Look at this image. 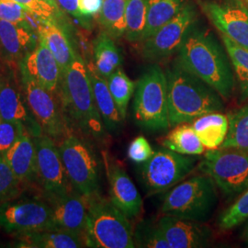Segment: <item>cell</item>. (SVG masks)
<instances>
[{
    "mask_svg": "<svg viewBox=\"0 0 248 248\" xmlns=\"http://www.w3.org/2000/svg\"><path fill=\"white\" fill-rule=\"evenodd\" d=\"M202 9L222 35L248 50V9L240 0L232 4L207 1Z\"/></svg>",
    "mask_w": 248,
    "mask_h": 248,
    "instance_id": "15",
    "label": "cell"
},
{
    "mask_svg": "<svg viewBox=\"0 0 248 248\" xmlns=\"http://www.w3.org/2000/svg\"><path fill=\"white\" fill-rule=\"evenodd\" d=\"M93 65L98 74L108 78L116 69H118L123 57L113 39L102 31L94 40L92 45Z\"/></svg>",
    "mask_w": 248,
    "mask_h": 248,
    "instance_id": "26",
    "label": "cell"
},
{
    "mask_svg": "<svg viewBox=\"0 0 248 248\" xmlns=\"http://www.w3.org/2000/svg\"><path fill=\"white\" fill-rule=\"evenodd\" d=\"M197 158L160 148L150 159L142 163L141 175L147 193L157 194L169 190L182 181L195 169Z\"/></svg>",
    "mask_w": 248,
    "mask_h": 248,
    "instance_id": "9",
    "label": "cell"
},
{
    "mask_svg": "<svg viewBox=\"0 0 248 248\" xmlns=\"http://www.w3.org/2000/svg\"><path fill=\"white\" fill-rule=\"evenodd\" d=\"M18 248H78L86 247L84 235L59 228L28 232L16 236Z\"/></svg>",
    "mask_w": 248,
    "mask_h": 248,
    "instance_id": "24",
    "label": "cell"
},
{
    "mask_svg": "<svg viewBox=\"0 0 248 248\" xmlns=\"http://www.w3.org/2000/svg\"><path fill=\"white\" fill-rule=\"evenodd\" d=\"M216 187L213 179L202 173L189 177L165 195L161 212L165 215L205 222L217 203Z\"/></svg>",
    "mask_w": 248,
    "mask_h": 248,
    "instance_id": "6",
    "label": "cell"
},
{
    "mask_svg": "<svg viewBox=\"0 0 248 248\" xmlns=\"http://www.w3.org/2000/svg\"><path fill=\"white\" fill-rule=\"evenodd\" d=\"M38 43L39 35L31 24L0 20V60L10 69L18 66Z\"/></svg>",
    "mask_w": 248,
    "mask_h": 248,
    "instance_id": "16",
    "label": "cell"
},
{
    "mask_svg": "<svg viewBox=\"0 0 248 248\" xmlns=\"http://www.w3.org/2000/svg\"><path fill=\"white\" fill-rule=\"evenodd\" d=\"M161 143L163 147L185 155H200L205 151V146L189 123L176 125Z\"/></svg>",
    "mask_w": 248,
    "mask_h": 248,
    "instance_id": "28",
    "label": "cell"
},
{
    "mask_svg": "<svg viewBox=\"0 0 248 248\" xmlns=\"http://www.w3.org/2000/svg\"><path fill=\"white\" fill-rule=\"evenodd\" d=\"M48 200L57 228L84 233L88 218L86 197L74 189L61 195L49 196Z\"/></svg>",
    "mask_w": 248,
    "mask_h": 248,
    "instance_id": "20",
    "label": "cell"
},
{
    "mask_svg": "<svg viewBox=\"0 0 248 248\" xmlns=\"http://www.w3.org/2000/svg\"><path fill=\"white\" fill-rule=\"evenodd\" d=\"M46 2H48V3H50L51 5H53L54 7H58V5H57V3H56V1L55 0H45Z\"/></svg>",
    "mask_w": 248,
    "mask_h": 248,
    "instance_id": "44",
    "label": "cell"
},
{
    "mask_svg": "<svg viewBox=\"0 0 248 248\" xmlns=\"http://www.w3.org/2000/svg\"><path fill=\"white\" fill-rule=\"evenodd\" d=\"M228 120V133L219 148L248 152V104L231 112Z\"/></svg>",
    "mask_w": 248,
    "mask_h": 248,
    "instance_id": "30",
    "label": "cell"
},
{
    "mask_svg": "<svg viewBox=\"0 0 248 248\" xmlns=\"http://www.w3.org/2000/svg\"><path fill=\"white\" fill-rule=\"evenodd\" d=\"M34 17L29 10L14 0H0V20L15 23L29 22V18Z\"/></svg>",
    "mask_w": 248,
    "mask_h": 248,
    "instance_id": "38",
    "label": "cell"
},
{
    "mask_svg": "<svg viewBox=\"0 0 248 248\" xmlns=\"http://www.w3.org/2000/svg\"><path fill=\"white\" fill-rule=\"evenodd\" d=\"M23 133L26 132L22 127L0 118V154L3 155L9 150Z\"/></svg>",
    "mask_w": 248,
    "mask_h": 248,
    "instance_id": "40",
    "label": "cell"
},
{
    "mask_svg": "<svg viewBox=\"0 0 248 248\" xmlns=\"http://www.w3.org/2000/svg\"><path fill=\"white\" fill-rule=\"evenodd\" d=\"M192 127L205 148L216 149L221 146L228 133V116L220 112L207 113L195 119Z\"/></svg>",
    "mask_w": 248,
    "mask_h": 248,
    "instance_id": "25",
    "label": "cell"
},
{
    "mask_svg": "<svg viewBox=\"0 0 248 248\" xmlns=\"http://www.w3.org/2000/svg\"><path fill=\"white\" fill-rule=\"evenodd\" d=\"M2 155L20 183L31 181L36 177L35 144L30 134L21 133Z\"/></svg>",
    "mask_w": 248,
    "mask_h": 248,
    "instance_id": "23",
    "label": "cell"
},
{
    "mask_svg": "<svg viewBox=\"0 0 248 248\" xmlns=\"http://www.w3.org/2000/svg\"><path fill=\"white\" fill-rule=\"evenodd\" d=\"M134 119L143 130L162 132L170 127L167 75L152 64L138 80L133 102Z\"/></svg>",
    "mask_w": 248,
    "mask_h": 248,
    "instance_id": "5",
    "label": "cell"
},
{
    "mask_svg": "<svg viewBox=\"0 0 248 248\" xmlns=\"http://www.w3.org/2000/svg\"><path fill=\"white\" fill-rule=\"evenodd\" d=\"M106 79L108 88L115 101L116 106L123 119L125 120L130 100L135 91V83L121 67L116 69Z\"/></svg>",
    "mask_w": 248,
    "mask_h": 248,
    "instance_id": "31",
    "label": "cell"
},
{
    "mask_svg": "<svg viewBox=\"0 0 248 248\" xmlns=\"http://www.w3.org/2000/svg\"><path fill=\"white\" fill-rule=\"evenodd\" d=\"M154 152L147 139L143 136H138L130 143L127 155L132 162L140 165L150 159Z\"/></svg>",
    "mask_w": 248,
    "mask_h": 248,
    "instance_id": "39",
    "label": "cell"
},
{
    "mask_svg": "<svg viewBox=\"0 0 248 248\" xmlns=\"http://www.w3.org/2000/svg\"><path fill=\"white\" fill-rule=\"evenodd\" d=\"M18 67L22 78L34 81L52 93L58 92L62 72L53 53L43 42L39 41L35 48L27 53Z\"/></svg>",
    "mask_w": 248,
    "mask_h": 248,
    "instance_id": "18",
    "label": "cell"
},
{
    "mask_svg": "<svg viewBox=\"0 0 248 248\" xmlns=\"http://www.w3.org/2000/svg\"><path fill=\"white\" fill-rule=\"evenodd\" d=\"M58 148L74 189L86 198L98 194L100 162L90 143L74 133H67Z\"/></svg>",
    "mask_w": 248,
    "mask_h": 248,
    "instance_id": "7",
    "label": "cell"
},
{
    "mask_svg": "<svg viewBox=\"0 0 248 248\" xmlns=\"http://www.w3.org/2000/svg\"><path fill=\"white\" fill-rule=\"evenodd\" d=\"M241 1V3L248 9V0H240Z\"/></svg>",
    "mask_w": 248,
    "mask_h": 248,
    "instance_id": "45",
    "label": "cell"
},
{
    "mask_svg": "<svg viewBox=\"0 0 248 248\" xmlns=\"http://www.w3.org/2000/svg\"><path fill=\"white\" fill-rule=\"evenodd\" d=\"M186 3V0H147L146 21L142 42L175 18Z\"/></svg>",
    "mask_w": 248,
    "mask_h": 248,
    "instance_id": "27",
    "label": "cell"
},
{
    "mask_svg": "<svg viewBox=\"0 0 248 248\" xmlns=\"http://www.w3.org/2000/svg\"><path fill=\"white\" fill-rule=\"evenodd\" d=\"M87 65L89 68L94 99L107 131L108 133L118 134L123 128L124 120L120 114L115 101L108 88L107 79L96 71L92 62L87 63Z\"/></svg>",
    "mask_w": 248,
    "mask_h": 248,
    "instance_id": "22",
    "label": "cell"
},
{
    "mask_svg": "<svg viewBox=\"0 0 248 248\" xmlns=\"http://www.w3.org/2000/svg\"><path fill=\"white\" fill-rule=\"evenodd\" d=\"M247 220H248V187L220 215L218 226L221 231L232 230Z\"/></svg>",
    "mask_w": 248,
    "mask_h": 248,
    "instance_id": "35",
    "label": "cell"
},
{
    "mask_svg": "<svg viewBox=\"0 0 248 248\" xmlns=\"http://www.w3.org/2000/svg\"><path fill=\"white\" fill-rule=\"evenodd\" d=\"M224 49L213 33L192 31L191 28L177 52V62L222 98L229 99L234 89V78L230 58Z\"/></svg>",
    "mask_w": 248,
    "mask_h": 248,
    "instance_id": "1",
    "label": "cell"
},
{
    "mask_svg": "<svg viewBox=\"0 0 248 248\" xmlns=\"http://www.w3.org/2000/svg\"><path fill=\"white\" fill-rule=\"evenodd\" d=\"M36 149V177L47 197L74 190L62 164L60 151L52 137L43 133L33 138Z\"/></svg>",
    "mask_w": 248,
    "mask_h": 248,
    "instance_id": "12",
    "label": "cell"
},
{
    "mask_svg": "<svg viewBox=\"0 0 248 248\" xmlns=\"http://www.w3.org/2000/svg\"><path fill=\"white\" fill-rule=\"evenodd\" d=\"M0 227L15 236L57 228L50 205L36 199L1 202Z\"/></svg>",
    "mask_w": 248,
    "mask_h": 248,
    "instance_id": "10",
    "label": "cell"
},
{
    "mask_svg": "<svg viewBox=\"0 0 248 248\" xmlns=\"http://www.w3.org/2000/svg\"><path fill=\"white\" fill-rule=\"evenodd\" d=\"M88 218L84 231L86 247L133 248V230L130 219L110 200L100 194L87 198Z\"/></svg>",
    "mask_w": 248,
    "mask_h": 248,
    "instance_id": "4",
    "label": "cell"
},
{
    "mask_svg": "<svg viewBox=\"0 0 248 248\" xmlns=\"http://www.w3.org/2000/svg\"><path fill=\"white\" fill-rule=\"evenodd\" d=\"M147 0H127L125 38L131 43L142 42L146 21Z\"/></svg>",
    "mask_w": 248,
    "mask_h": 248,
    "instance_id": "32",
    "label": "cell"
},
{
    "mask_svg": "<svg viewBox=\"0 0 248 248\" xmlns=\"http://www.w3.org/2000/svg\"><path fill=\"white\" fill-rule=\"evenodd\" d=\"M166 75L170 127L191 123L200 116L224 109L222 97L178 62L168 68Z\"/></svg>",
    "mask_w": 248,
    "mask_h": 248,
    "instance_id": "3",
    "label": "cell"
},
{
    "mask_svg": "<svg viewBox=\"0 0 248 248\" xmlns=\"http://www.w3.org/2000/svg\"><path fill=\"white\" fill-rule=\"evenodd\" d=\"M135 248H170L169 242L160 231L157 223L142 221L133 230Z\"/></svg>",
    "mask_w": 248,
    "mask_h": 248,
    "instance_id": "34",
    "label": "cell"
},
{
    "mask_svg": "<svg viewBox=\"0 0 248 248\" xmlns=\"http://www.w3.org/2000/svg\"><path fill=\"white\" fill-rule=\"evenodd\" d=\"M20 182L0 154V203L18 195Z\"/></svg>",
    "mask_w": 248,
    "mask_h": 248,
    "instance_id": "37",
    "label": "cell"
},
{
    "mask_svg": "<svg viewBox=\"0 0 248 248\" xmlns=\"http://www.w3.org/2000/svg\"><path fill=\"white\" fill-rule=\"evenodd\" d=\"M4 76H5V75H3V74L1 73V70H0V85H1V83H2V80L4 78Z\"/></svg>",
    "mask_w": 248,
    "mask_h": 248,
    "instance_id": "46",
    "label": "cell"
},
{
    "mask_svg": "<svg viewBox=\"0 0 248 248\" xmlns=\"http://www.w3.org/2000/svg\"><path fill=\"white\" fill-rule=\"evenodd\" d=\"M126 5L127 0H103L98 14V23L112 39L125 35Z\"/></svg>",
    "mask_w": 248,
    "mask_h": 248,
    "instance_id": "29",
    "label": "cell"
},
{
    "mask_svg": "<svg viewBox=\"0 0 248 248\" xmlns=\"http://www.w3.org/2000/svg\"><path fill=\"white\" fill-rule=\"evenodd\" d=\"M103 4V0H78V8L83 16L91 18L98 14Z\"/></svg>",
    "mask_w": 248,
    "mask_h": 248,
    "instance_id": "42",
    "label": "cell"
},
{
    "mask_svg": "<svg viewBox=\"0 0 248 248\" xmlns=\"http://www.w3.org/2000/svg\"><path fill=\"white\" fill-rule=\"evenodd\" d=\"M196 18L197 11L194 5L186 3L175 18L143 41L142 56L149 61H158L177 53Z\"/></svg>",
    "mask_w": 248,
    "mask_h": 248,
    "instance_id": "11",
    "label": "cell"
},
{
    "mask_svg": "<svg viewBox=\"0 0 248 248\" xmlns=\"http://www.w3.org/2000/svg\"><path fill=\"white\" fill-rule=\"evenodd\" d=\"M22 86L31 111L43 128L44 133L54 141L62 139L68 133V125L62 114L61 105H58L53 97L54 93L26 78H22Z\"/></svg>",
    "mask_w": 248,
    "mask_h": 248,
    "instance_id": "13",
    "label": "cell"
},
{
    "mask_svg": "<svg viewBox=\"0 0 248 248\" xmlns=\"http://www.w3.org/2000/svg\"><path fill=\"white\" fill-rule=\"evenodd\" d=\"M55 1L62 11H63L65 14L69 15L71 18L78 21L80 26L84 27L86 29H89L91 27L90 18L83 16L80 12L79 8H78V0H55Z\"/></svg>",
    "mask_w": 248,
    "mask_h": 248,
    "instance_id": "41",
    "label": "cell"
},
{
    "mask_svg": "<svg viewBox=\"0 0 248 248\" xmlns=\"http://www.w3.org/2000/svg\"><path fill=\"white\" fill-rule=\"evenodd\" d=\"M23 8L29 10L40 21H56L62 25H67L65 22L64 12L59 7H54L45 0H14Z\"/></svg>",
    "mask_w": 248,
    "mask_h": 248,
    "instance_id": "36",
    "label": "cell"
},
{
    "mask_svg": "<svg viewBox=\"0 0 248 248\" xmlns=\"http://www.w3.org/2000/svg\"><path fill=\"white\" fill-rule=\"evenodd\" d=\"M106 173L111 202L130 219L142 213V200L137 187L124 168L105 155Z\"/></svg>",
    "mask_w": 248,
    "mask_h": 248,
    "instance_id": "19",
    "label": "cell"
},
{
    "mask_svg": "<svg viewBox=\"0 0 248 248\" xmlns=\"http://www.w3.org/2000/svg\"><path fill=\"white\" fill-rule=\"evenodd\" d=\"M222 41L238 81L241 94L243 98H248V50L234 44L225 36H222Z\"/></svg>",
    "mask_w": 248,
    "mask_h": 248,
    "instance_id": "33",
    "label": "cell"
},
{
    "mask_svg": "<svg viewBox=\"0 0 248 248\" xmlns=\"http://www.w3.org/2000/svg\"><path fill=\"white\" fill-rule=\"evenodd\" d=\"M199 169L211 177L228 199L239 196L248 187V152L234 148L209 149Z\"/></svg>",
    "mask_w": 248,
    "mask_h": 248,
    "instance_id": "8",
    "label": "cell"
},
{
    "mask_svg": "<svg viewBox=\"0 0 248 248\" xmlns=\"http://www.w3.org/2000/svg\"><path fill=\"white\" fill-rule=\"evenodd\" d=\"M244 239L247 241V243L248 244V224H247V226H246V228H245V230H244V232H243V236H242Z\"/></svg>",
    "mask_w": 248,
    "mask_h": 248,
    "instance_id": "43",
    "label": "cell"
},
{
    "mask_svg": "<svg viewBox=\"0 0 248 248\" xmlns=\"http://www.w3.org/2000/svg\"><path fill=\"white\" fill-rule=\"evenodd\" d=\"M58 95L67 125L92 139H105L108 131L94 99L87 62L80 54L62 73Z\"/></svg>",
    "mask_w": 248,
    "mask_h": 248,
    "instance_id": "2",
    "label": "cell"
},
{
    "mask_svg": "<svg viewBox=\"0 0 248 248\" xmlns=\"http://www.w3.org/2000/svg\"><path fill=\"white\" fill-rule=\"evenodd\" d=\"M0 118L22 127L32 138L44 133L31 111L26 98L15 83L13 73L5 75L0 85Z\"/></svg>",
    "mask_w": 248,
    "mask_h": 248,
    "instance_id": "14",
    "label": "cell"
},
{
    "mask_svg": "<svg viewBox=\"0 0 248 248\" xmlns=\"http://www.w3.org/2000/svg\"><path fill=\"white\" fill-rule=\"evenodd\" d=\"M170 248H199L208 247L213 232L202 222L163 215L156 222Z\"/></svg>",
    "mask_w": 248,
    "mask_h": 248,
    "instance_id": "17",
    "label": "cell"
},
{
    "mask_svg": "<svg viewBox=\"0 0 248 248\" xmlns=\"http://www.w3.org/2000/svg\"><path fill=\"white\" fill-rule=\"evenodd\" d=\"M69 26L56 21H40L37 26L39 41L43 42L53 53L63 73L70 66L79 53L73 45V39L69 33Z\"/></svg>",
    "mask_w": 248,
    "mask_h": 248,
    "instance_id": "21",
    "label": "cell"
}]
</instances>
